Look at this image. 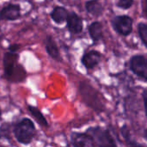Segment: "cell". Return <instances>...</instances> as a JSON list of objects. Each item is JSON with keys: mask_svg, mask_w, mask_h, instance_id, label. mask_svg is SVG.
<instances>
[{"mask_svg": "<svg viewBox=\"0 0 147 147\" xmlns=\"http://www.w3.org/2000/svg\"><path fill=\"white\" fill-rule=\"evenodd\" d=\"M146 90H144V91H143V101H144V108H145V111L146 112Z\"/></svg>", "mask_w": 147, "mask_h": 147, "instance_id": "44dd1931", "label": "cell"}, {"mask_svg": "<svg viewBox=\"0 0 147 147\" xmlns=\"http://www.w3.org/2000/svg\"><path fill=\"white\" fill-rule=\"evenodd\" d=\"M19 55L16 53H6L3 59V71L8 80L21 82L24 80L25 70L18 64Z\"/></svg>", "mask_w": 147, "mask_h": 147, "instance_id": "7a4b0ae2", "label": "cell"}, {"mask_svg": "<svg viewBox=\"0 0 147 147\" xmlns=\"http://www.w3.org/2000/svg\"><path fill=\"white\" fill-rule=\"evenodd\" d=\"M133 23V18L127 15L116 16L112 19V27L118 34L123 36H127L132 33Z\"/></svg>", "mask_w": 147, "mask_h": 147, "instance_id": "5b68a950", "label": "cell"}, {"mask_svg": "<svg viewBox=\"0 0 147 147\" xmlns=\"http://www.w3.org/2000/svg\"><path fill=\"white\" fill-rule=\"evenodd\" d=\"M19 48H20V46L18 44H13V45H10L9 47V52H13V53H16Z\"/></svg>", "mask_w": 147, "mask_h": 147, "instance_id": "ffe728a7", "label": "cell"}, {"mask_svg": "<svg viewBox=\"0 0 147 147\" xmlns=\"http://www.w3.org/2000/svg\"><path fill=\"white\" fill-rule=\"evenodd\" d=\"M14 135L16 140L23 145H28L34 138L36 129L32 120L23 118L14 127Z\"/></svg>", "mask_w": 147, "mask_h": 147, "instance_id": "3957f363", "label": "cell"}, {"mask_svg": "<svg viewBox=\"0 0 147 147\" xmlns=\"http://www.w3.org/2000/svg\"><path fill=\"white\" fill-rule=\"evenodd\" d=\"M86 11L95 17L102 16L103 12V7L99 0H89L85 3Z\"/></svg>", "mask_w": 147, "mask_h": 147, "instance_id": "4fadbf2b", "label": "cell"}, {"mask_svg": "<svg viewBox=\"0 0 147 147\" xmlns=\"http://www.w3.org/2000/svg\"><path fill=\"white\" fill-rule=\"evenodd\" d=\"M89 34L90 36L93 41L94 44H96L99 42L102 37H103V33H102V24L100 22H94L89 26Z\"/></svg>", "mask_w": 147, "mask_h": 147, "instance_id": "7c38bea8", "label": "cell"}, {"mask_svg": "<svg viewBox=\"0 0 147 147\" xmlns=\"http://www.w3.org/2000/svg\"><path fill=\"white\" fill-rule=\"evenodd\" d=\"M71 146L75 147H92L96 144L88 133H72L71 136Z\"/></svg>", "mask_w": 147, "mask_h": 147, "instance_id": "52a82bcc", "label": "cell"}, {"mask_svg": "<svg viewBox=\"0 0 147 147\" xmlns=\"http://www.w3.org/2000/svg\"><path fill=\"white\" fill-rule=\"evenodd\" d=\"M144 137H145V139L147 140V136H146V129H145V131H144Z\"/></svg>", "mask_w": 147, "mask_h": 147, "instance_id": "7402d4cb", "label": "cell"}, {"mask_svg": "<svg viewBox=\"0 0 147 147\" xmlns=\"http://www.w3.org/2000/svg\"><path fill=\"white\" fill-rule=\"evenodd\" d=\"M121 134L122 135V137L124 138L126 143L127 146H141V144L136 142V140L132 137L131 134H130V131H129V128L127 127V125H124L121 128Z\"/></svg>", "mask_w": 147, "mask_h": 147, "instance_id": "2e32d148", "label": "cell"}, {"mask_svg": "<svg viewBox=\"0 0 147 147\" xmlns=\"http://www.w3.org/2000/svg\"><path fill=\"white\" fill-rule=\"evenodd\" d=\"M131 71L143 81L147 78V61L145 55L136 54L130 59Z\"/></svg>", "mask_w": 147, "mask_h": 147, "instance_id": "8992f818", "label": "cell"}, {"mask_svg": "<svg viewBox=\"0 0 147 147\" xmlns=\"http://www.w3.org/2000/svg\"><path fill=\"white\" fill-rule=\"evenodd\" d=\"M67 16H68L67 9L62 6L55 7L50 14L52 20L57 24H62L65 21H66Z\"/></svg>", "mask_w": 147, "mask_h": 147, "instance_id": "5bb4252c", "label": "cell"}, {"mask_svg": "<svg viewBox=\"0 0 147 147\" xmlns=\"http://www.w3.org/2000/svg\"><path fill=\"white\" fill-rule=\"evenodd\" d=\"M83 102L97 113L105 111V102L101 93L87 82H81L78 87Z\"/></svg>", "mask_w": 147, "mask_h": 147, "instance_id": "6da1fadb", "label": "cell"}, {"mask_svg": "<svg viewBox=\"0 0 147 147\" xmlns=\"http://www.w3.org/2000/svg\"><path fill=\"white\" fill-rule=\"evenodd\" d=\"M28 109L29 111V113L31 114V115L36 120V121L42 127H48V123L47 121L46 117L42 115V113L40 111V109L32 105H28Z\"/></svg>", "mask_w": 147, "mask_h": 147, "instance_id": "9a60e30c", "label": "cell"}, {"mask_svg": "<svg viewBox=\"0 0 147 147\" xmlns=\"http://www.w3.org/2000/svg\"><path fill=\"white\" fill-rule=\"evenodd\" d=\"M93 139L96 146H116L117 144L111 135V134L101 127H90L87 130V132Z\"/></svg>", "mask_w": 147, "mask_h": 147, "instance_id": "277c9868", "label": "cell"}, {"mask_svg": "<svg viewBox=\"0 0 147 147\" xmlns=\"http://www.w3.org/2000/svg\"><path fill=\"white\" fill-rule=\"evenodd\" d=\"M101 59H102V54L96 50H91L88 53H85L83 55L81 59V62L86 69L91 70L100 63Z\"/></svg>", "mask_w": 147, "mask_h": 147, "instance_id": "30bf717a", "label": "cell"}, {"mask_svg": "<svg viewBox=\"0 0 147 147\" xmlns=\"http://www.w3.org/2000/svg\"><path fill=\"white\" fill-rule=\"evenodd\" d=\"M0 139L10 140V124L3 123L0 126Z\"/></svg>", "mask_w": 147, "mask_h": 147, "instance_id": "ac0fdd59", "label": "cell"}, {"mask_svg": "<svg viewBox=\"0 0 147 147\" xmlns=\"http://www.w3.org/2000/svg\"><path fill=\"white\" fill-rule=\"evenodd\" d=\"M138 33L143 45L147 47V25L145 22H140L138 24Z\"/></svg>", "mask_w": 147, "mask_h": 147, "instance_id": "e0dca14e", "label": "cell"}, {"mask_svg": "<svg viewBox=\"0 0 147 147\" xmlns=\"http://www.w3.org/2000/svg\"><path fill=\"white\" fill-rule=\"evenodd\" d=\"M134 4V0H119L117 3V6L123 9H127L131 8Z\"/></svg>", "mask_w": 147, "mask_h": 147, "instance_id": "d6986e66", "label": "cell"}, {"mask_svg": "<svg viewBox=\"0 0 147 147\" xmlns=\"http://www.w3.org/2000/svg\"><path fill=\"white\" fill-rule=\"evenodd\" d=\"M45 48L46 51L47 53V54L53 59L56 61H60L61 60V56H60V52L59 49L55 42V40H53V36L48 35L46 39H45Z\"/></svg>", "mask_w": 147, "mask_h": 147, "instance_id": "8fae6325", "label": "cell"}, {"mask_svg": "<svg viewBox=\"0 0 147 147\" xmlns=\"http://www.w3.org/2000/svg\"><path fill=\"white\" fill-rule=\"evenodd\" d=\"M21 16V8L18 4H8L0 10V20L15 21Z\"/></svg>", "mask_w": 147, "mask_h": 147, "instance_id": "9c48e42d", "label": "cell"}, {"mask_svg": "<svg viewBox=\"0 0 147 147\" xmlns=\"http://www.w3.org/2000/svg\"><path fill=\"white\" fill-rule=\"evenodd\" d=\"M67 28L70 33L78 34H80L84 28V23L82 18L75 12H68V16L66 17Z\"/></svg>", "mask_w": 147, "mask_h": 147, "instance_id": "ba28073f", "label": "cell"}, {"mask_svg": "<svg viewBox=\"0 0 147 147\" xmlns=\"http://www.w3.org/2000/svg\"><path fill=\"white\" fill-rule=\"evenodd\" d=\"M1 115H2V110H1V109H0V116H1Z\"/></svg>", "mask_w": 147, "mask_h": 147, "instance_id": "603a6c76", "label": "cell"}]
</instances>
